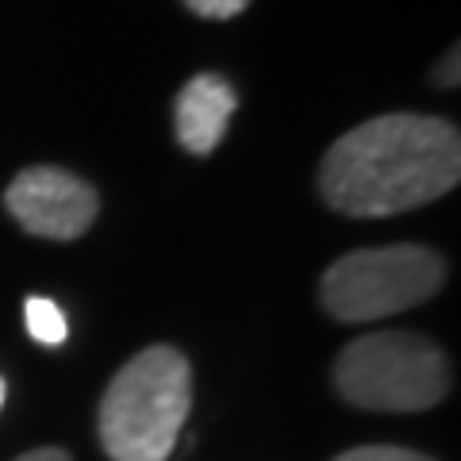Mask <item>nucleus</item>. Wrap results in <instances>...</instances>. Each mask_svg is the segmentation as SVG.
<instances>
[{
    "mask_svg": "<svg viewBox=\"0 0 461 461\" xmlns=\"http://www.w3.org/2000/svg\"><path fill=\"white\" fill-rule=\"evenodd\" d=\"M335 388L362 411L411 415L427 411L450 393V362L442 346L415 330H377L354 339L335 357Z\"/></svg>",
    "mask_w": 461,
    "mask_h": 461,
    "instance_id": "obj_3",
    "label": "nucleus"
},
{
    "mask_svg": "<svg viewBox=\"0 0 461 461\" xmlns=\"http://www.w3.org/2000/svg\"><path fill=\"white\" fill-rule=\"evenodd\" d=\"M235 85L223 74H196L185 81V89L173 100V131L177 142L196 158H208L227 135V123L235 115Z\"/></svg>",
    "mask_w": 461,
    "mask_h": 461,
    "instance_id": "obj_6",
    "label": "nucleus"
},
{
    "mask_svg": "<svg viewBox=\"0 0 461 461\" xmlns=\"http://www.w3.org/2000/svg\"><path fill=\"white\" fill-rule=\"evenodd\" d=\"M330 461H435L420 450H403V446H357V450H346Z\"/></svg>",
    "mask_w": 461,
    "mask_h": 461,
    "instance_id": "obj_8",
    "label": "nucleus"
},
{
    "mask_svg": "<svg viewBox=\"0 0 461 461\" xmlns=\"http://www.w3.org/2000/svg\"><path fill=\"white\" fill-rule=\"evenodd\" d=\"M250 0H185V8L196 12L200 20H230L239 12H247Z\"/></svg>",
    "mask_w": 461,
    "mask_h": 461,
    "instance_id": "obj_9",
    "label": "nucleus"
},
{
    "mask_svg": "<svg viewBox=\"0 0 461 461\" xmlns=\"http://www.w3.org/2000/svg\"><path fill=\"white\" fill-rule=\"evenodd\" d=\"M446 285V262L423 242L354 250L323 273L320 300L339 323H377L423 304Z\"/></svg>",
    "mask_w": 461,
    "mask_h": 461,
    "instance_id": "obj_4",
    "label": "nucleus"
},
{
    "mask_svg": "<svg viewBox=\"0 0 461 461\" xmlns=\"http://www.w3.org/2000/svg\"><path fill=\"white\" fill-rule=\"evenodd\" d=\"M193 411V366L177 346H147L100 396V446L112 461H169Z\"/></svg>",
    "mask_w": 461,
    "mask_h": 461,
    "instance_id": "obj_2",
    "label": "nucleus"
},
{
    "mask_svg": "<svg viewBox=\"0 0 461 461\" xmlns=\"http://www.w3.org/2000/svg\"><path fill=\"white\" fill-rule=\"evenodd\" d=\"M435 85H450V89L457 85V50H450V54H446L442 62L435 66Z\"/></svg>",
    "mask_w": 461,
    "mask_h": 461,
    "instance_id": "obj_10",
    "label": "nucleus"
},
{
    "mask_svg": "<svg viewBox=\"0 0 461 461\" xmlns=\"http://www.w3.org/2000/svg\"><path fill=\"white\" fill-rule=\"evenodd\" d=\"M461 177V135L438 115L388 112L323 154L320 193L335 212L381 220L446 196Z\"/></svg>",
    "mask_w": 461,
    "mask_h": 461,
    "instance_id": "obj_1",
    "label": "nucleus"
},
{
    "mask_svg": "<svg viewBox=\"0 0 461 461\" xmlns=\"http://www.w3.org/2000/svg\"><path fill=\"white\" fill-rule=\"evenodd\" d=\"M0 408H5V381H0Z\"/></svg>",
    "mask_w": 461,
    "mask_h": 461,
    "instance_id": "obj_12",
    "label": "nucleus"
},
{
    "mask_svg": "<svg viewBox=\"0 0 461 461\" xmlns=\"http://www.w3.org/2000/svg\"><path fill=\"white\" fill-rule=\"evenodd\" d=\"M23 320H27V330H32V339L42 342V346H62L69 327H66V315L62 308L54 304V300H42V296H32L23 308Z\"/></svg>",
    "mask_w": 461,
    "mask_h": 461,
    "instance_id": "obj_7",
    "label": "nucleus"
},
{
    "mask_svg": "<svg viewBox=\"0 0 461 461\" xmlns=\"http://www.w3.org/2000/svg\"><path fill=\"white\" fill-rule=\"evenodd\" d=\"M5 208L27 235L50 242H74L93 227L100 196L85 177L58 166H32L12 177Z\"/></svg>",
    "mask_w": 461,
    "mask_h": 461,
    "instance_id": "obj_5",
    "label": "nucleus"
},
{
    "mask_svg": "<svg viewBox=\"0 0 461 461\" xmlns=\"http://www.w3.org/2000/svg\"><path fill=\"white\" fill-rule=\"evenodd\" d=\"M16 461H74V457H69L62 446H42V450H27V454L16 457Z\"/></svg>",
    "mask_w": 461,
    "mask_h": 461,
    "instance_id": "obj_11",
    "label": "nucleus"
}]
</instances>
